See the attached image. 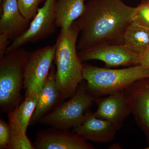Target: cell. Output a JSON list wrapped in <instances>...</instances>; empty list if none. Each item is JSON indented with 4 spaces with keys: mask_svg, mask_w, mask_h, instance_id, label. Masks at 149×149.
Instances as JSON below:
<instances>
[{
    "mask_svg": "<svg viewBox=\"0 0 149 149\" xmlns=\"http://www.w3.org/2000/svg\"><path fill=\"white\" fill-rule=\"evenodd\" d=\"M134 8L122 0H89L72 24L79 32L77 51L99 45H122L125 31L133 22Z\"/></svg>",
    "mask_w": 149,
    "mask_h": 149,
    "instance_id": "cell-1",
    "label": "cell"
},
{
    "mask_svg": "<svg viewBox=\"0 0 149 149\" xmlns=\"http://www.w3.org/2000/svg\"><path fill=\"white\" fill-rule=\"evenodd\" d=\"M79 33L73 24L67 30L61 29L55 44L56 82L63 100L72 97L84 80L83 63L77 54Z\"/></svg>",
    "mask_w": 149,
    "mask_h": 149,
    "instance_id": "cell-2",
    "label": "cell"
},
{
    "mask_svg": "<svg viewBox=\"0 0 149 149\" xmlns=\"http://www.w3.org/2000/svg\"><path fill=\"white\" fill-rule=\"evenodd\" d=\"M146 77H149V70L141 65L113 69L83 63V80L95 97L123 91L136 80Z\"/></svg>",
    "mask_w": 149,
    "mask_h": 149,
    "instance_id": "cell-3",
    "label": "cell"
},
{
    "mask_svg": "<svg viewBox=\"0 0 149 149\" xmlns=\"http://www.w3.org/2000/svg\"><path fill=\"white\" fill-rule=\"evenodd\" d=\"M30 53L21 47L0 58V109L3 112L15 109L22 100L21 91Z\"/></svg>",
    "mask_w": 149,
    "mask_h": 149,
    "instance_id": "cell-4",
    "label": "cell"
},
{
    "mask_svg": "<svg viewBox=\"0 0 149 149\" xmlns=\"http://www.w3.org/2000/svg\"><path fill=\"white\" fill-rule=\"evenodd\" d=\"M95 98L88 91L83 80L72 97L61 102L38 122L52 128L72 130L83 123L85 111L93 105Z\"/></svg>",
    "mask_w": 149,
    "mask_h": 149,
    "instance_id": "cell-5",
    "label": "cell"
},
{
    "mask_svg": "<svg viewBox=\"0 0 149 149\" xmlns=\"http://www.w3.org/2000/svg\"><path fill=\"white\" fill-rule=\"evenodd\" d=\"M56 0H45L42 7L32 19L27 32L11 43L6 54L28 43H35L49 37L56 32Z\"/></svg>",
    "mask_w": 149,
    "mask_h": 149,
    "instance_id": "cell-6",
    "label": "cell"
},
{
    "mask_svg": "<svg viewBox=\"0 0 149 149\" xmlns=\"http://www.w3.org/2000/svg\"><path fill=\"white\" fill-rule=\"evenodd\" d=\"M55 52L54 45L30 52L24 72V97L33 93H40L53 64Z\"/></svg>",
    "mask_w": 149,
    "mask_h": 149,
    "instance_id": "cell-7",
    "label": "cell"
},
{
    "mask_svg": "<svg viewBox=\"0 0 149 149\" xmlns=\"http://www.w3.org/2000/svg\"><path fill=\"white\" fill-rule=\"evenodd\" d=\"M77 54L83 63L97 60L103 62L108 68L139 65V55L129 52L123 45H99L78 51Z\"/></svg>",
    "mask_w": 149,
    "mask_h": 149,
    "instance_id": "cell-8",
    "label": "cell"
},
{
    "mask_svg": "<svg viewBox=\"0 0 149 149\" xmlns=\"http://www.w3.org/2000/svg\"><path fill=\"white\" fill-rule=\"evenodd\" d=\"M136 124L149 141V77L136 80L124 90Z\"/></svg>",
    "mask_w": 149,
    "mask_h": 149,
    "instance_id": "cell-9",
    "label": "cell"
},
{
    "mask_svg": "<svg viewBox=\"0 0 149 149\" xmlns=\"http://www.w3.org/2000/svg\"><path fill=\"white\" fill-rule=\"evenodd\" d=\"M97 117L110 123L117 131L122 128L126 118L131 113L129 102L124 90L104 97H96Z\"/></svg>",
    "mask_w": 149,
    "mask_h": 149,
    "instance_id": "cell-10",
    "label": "cell"
},
{
    "mask_svg": "<svg viewBox=\"0 0 149 149\" xmlns=\"http://www.w3.org/2000/svg\"><path fill=\"white\" fill-rule=\"evenodd\" d=\"M33 145L34 149H95L72 131L52 127L38 131Z\"/></svg>",
    "mask_w": 149,
    "mask_h": 149,
    "instance_id": "cell-11",
    "label": "cell"
},
{
    "mask_svg": "<svg viewBox=\"0 0 149 149\" xmlns=\"http://www.w3.org/2000/svg\"><path fill=\"white\" fill-rule=\"evenodd\" d=\"M81 139L99 143H109L115 139L117 130L107 120L97 117L88 109L83 123L71 130Z\"/></svg>",
    "mask_w": 149,
    "mask_h": 149,
    "instance_id": "cell-12",
    "label": "cell"
},
{
    "mask_svg": "<svg viewBox=\"0 0 149 149\" xmlns=\"http://www.w3.org/2000/svg\"><path fill=\"white\" fill-rule=\"evenodd\" d=\"M1 2L0 34L6 36L12 43L27 32L31 20L20 12L17 0H2Z\"/></svg>",
    "mask_w": 149,
    "mask_h": 149,
    "instance_id": "cell-13",
    "label": "cell"
},
{
    "mask_svg": "<svg viewBox=\"0 0 149 149\" xmlns=\"http://www.w3.org/2000/svg\"><path fill=\"white\" fill-rule=\"evenodd\" d=\"M56 71L54 65L53 64L47 78L39 93L37 107L30 120V125L38 123L42 117L64 101L61 98L56 83Z\"/></svg>",
    "mask_w": 149,
    "mask_h": 149,
    "instance_id": "cell-14",
    "label": "cell"
},
{
    "mask_svg": "<svg viewBox=\"0 0 149 149\" xmlns=\"http://www.w3.org/2000/svg\"><path fill=\"white\" fill-rule=\"evenodd\" d=\"M39 93H33L24 97L15 109L8 113L10 135L26 134L31 118L37 107Z\"/></svg>",
    "mask_w": 149,
    "mask_h": 149,
    "instance_id": "cell-15",
    "label": "cell"
},
{
    "mask_svg": "<svg viewBox=\"0 0 149 149\" xmlns=\"http://www.w3.org/2000/svg\"><path fill=\"white\" fill-rule=\"evenodd\" d=\"M85 0H56V24L61 29L67 30L84 11Z\"/></svg>",
    "mask_w": 149,
    "mask_h": 149,
    "instance_id": "cell-16",
    "label": "cell"
},
{
    "mask_svg": "<svg viewBox=\"0 0 149 149\" xmlns=\"http://www.w3.org/2000/svg\"><path fill=\"white\" fill-rule=\"evenodd\" d=\"M122 45L136 54L146 52L149 51V29L132 22L125 31Z\"/></svg>",
    "mask_w": 149,
    "mask_h": 149,
    "instance_id": "cell-17",
    "label": "cell"
},
{
    "mask_svg": "<svg viewBox=\"0 0 149 149\" xmlns=\"http://www.w3.org/2000/svg\"><path fill=\"white\" fill-rule=\"evenodd\" d=\"M132 19L134 23L149 29V0H142L135 7Z\"/></svg>",
    "mask_w": 149,
    "mask_h": 149,
    "instance_id": "cell-18",
    "label": "cell"
},
{
    "mask_svg": "<svg viewBox=\"0 0 149 149\" xmlns=\"http://www.w3.org/2000/svg\"><path fill=\"white\" fill-rule=\"evenodd\" d=\"M43 0H17L19 8L22 15L32 20L37 14L38 6Z\"/></svg>",
    "mask_w": 149,
    "mask_h": 149,
    "instance_id": "cell-19",
    "label": "cell"
},
{
    "mask_svg": "<svg viewBox=\"0 0 149 149\" xmlns=\"http://www.w3.org/2000/svg\"><path fill=\"white\" fill-rule=\"evenodd\" d=\"M8 149H34L26 134L24 135H10Z\"/></svg>",
    "mask_w": 149,
    "mask_h": 149,
    "instance_id": "cell-20",
    "label": "cell"
},
{
    "mask_svg": "<svg viewBox=\"0 0 149 149\" xmlns=\"http://www.w3.org/2000/svg\"><path fill=\"white\" fill-rule=\"evenodd\" d=\"M10 138L9 124L0 119V149H8Z\"/></svg>",
    "mask_w": 149,
    "mask_h": 149,
    "instance_id": "cell-21",
    "label": "cell"
},
{
    "mask_svg": "<svg viewBox=\"0 0 149 149\" xmlns=\"http://www.w3.org/2000/svg\"><path fill=\"white\" fill-rule=\"evenodd\" d=\"M11 43V41L6 36L0 34V58L5 55Z\"/></svg>",
    "mask_w": 149,
    "mask_h": 149,
    "instance_id": "cell-22",
    "label": "cell"
},
{
    "mask_svg": "<svg viewBox=\"0 0 149 149\" xmlns=\"http://www.w3.org/2000/svg\"><path fill=\"white\" fill-rule=\"evenodd\" d=\"M139 65L149 70V51L139 55Z\"/></svg>",
    "mask_w": 149,
    "mask_h": 149,
    "instance_id": "cell-23",
    "label": "cell"
},
{
    "mask_svg": "<svg viewBox=\"0 0 149 149\" xmlns=\"http://www.w3.org/2000/svg\"><path fill=\"white\" fill-rule=\"evenodd\" d=\"M145 149H149V146L147 147V148H145Z\"/></svg>",
    "mask_w": 149,
    "mask_h": 149,
    "instance_id": "cell-24",
    "label": "cell"
},
{
    "mask_svg": "<svg viewBox=\"0 0 149 149\" xmlns=\"http://www.w3.org/2000/svg\"><path fill=\"white\" fill-rule=\"evenodd\" d=\"M1 1H2V0H0V1L1 2Z\"/></svg>",
    "mask_w": 149,
    "mask_h": 149,
    "instance_id": "cell-25",
    "label": "cell"
}]
</instances>
